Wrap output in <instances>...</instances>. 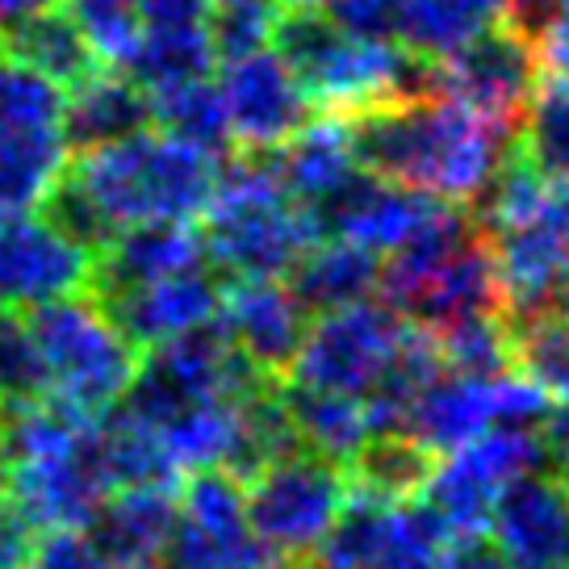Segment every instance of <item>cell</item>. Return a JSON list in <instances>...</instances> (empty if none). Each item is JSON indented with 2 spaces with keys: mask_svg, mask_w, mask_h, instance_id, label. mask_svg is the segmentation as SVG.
I'll return each mask as SVG.
<instances>
[{
  "mask_svg": "<svg viewBox=\"0 0 569 569\" xmlns=\"http://www.w3.org/2000/svg\"><path fill=\"white\" fill-rule=\"evenodd\" d=\"M410 327L415 322L393 315L390 306L373 302V298L327 310L319 319H310L302 348H298L284 377L293 386H306V390L365 398L390 377V369L407 348Z\"/></svg>",
  "mask_w": 569,
  "mask_h": 569,
  "instance_id": "obj_9",
  "label": "cell"
},
{
  "mask_svg": "<svg viewBox=\"0 0 569 569\" xmlns=\"http://www.w3.org/2000/svg\"><path fill=\"white\" fill-rule=\"evenodd\" d=\"M21 319L42 356L51 398H63L89 415H106L122 402L142 352L97 298L68 293L21 310Z\"/></svg>",
  "mask_w": 569,
  "mask_h": 569,
  "instance_id": "obj_5",
  "label": "cell"
},
{
  "mask_svg": "<svg viewBox=\"0 0 569 569\" xmlns=\"http://www.w3.org/2000/svg\"><path fill=\"white\" fill-rule=\"evenodd\" d=\"M486 532L507 569H569V486L549 469L523 473L502 486Z\"/></svg>",
  "mask_w": 569,
  "mask_h": 569,
  "instance_id": "obj_17",
  "label": "cell"
},
{
  "mask_svg": "<svg viewBox=\"0 0 569 569\" xmlns=\"http://www.w3.org/2000/svg\"><path fill=\"white\" fill-rule=\"evenodd\" d=\"M356 163L381 180L473 206L516 147L511 126L427 89L348 118Z\"/></svg>",
  "mask_w": 569,
  "mask_h": 569,
  "instance_id": "obj_1",
  "label": "cell"
},
{
  "mask_svg": "<svg viewBox=\"0 0 569 569\" xmlns=\"http://www.w3.org/2000/svg\"><path fill=\"white\" fill-rule=\"evenodd\" d=\"M511 327V369L532 377L536 386L566 402L569 398V322L557 310H540L528 319H507Z\"/></svg>",
  "mask_w": 569,
  "mask_h": 569,
  "instance_id": "obj_33",
  "label": "cell"
},
{
  "mask_svg": "<svg viewBox=\"0 0 569 569\" xmlns=\"http://www.w3.org/2000/svg\"><path fill=\"white\" fill-rule=\"evenodd\" d=\"M168 561L177 569H298L251 532L243 481L227 469L189 473L177 495Z\"/></svg>",
  "mask_w": 569,
  "mask_h": 569,
  "instance_id": "obj_12",
  "label": "cell"
},
{
  "mask_svg": "<svg viewBox=\"0 0 569 569\" xmlns=\"http://www.w3.org/2000/svg\"><path fill=\"white\" fill-rule=\"evenodd\" d=\"M243 481H248L243 498H248L251 532L289 566H298L319 549L322 536L336 528V519L352 498L348 469L310 448H293L277 461L260 465Z\"/></svg>",
  "mask_w": 569,
  "mask_h": 569,
  "instance_id": "obj_6",
  "label": "cell"
},
{
  "mask_svg": "<svg viewBox=\"0 0 569 569\" xmlns=\"http://www.w3.org/2000/svg\"><path fill=\"white\" fill-rule=\"evenodd\" d=\"M549 461L552 452L540 427L498 423L457 452L431 461L419 495L427 511L440 519L448 540H481L502 486H511L532 469H545Z\"/></svg>",
  "mask_w": 569,
  "mask_h": 569,
  "instance_id": "obj_7",
  "label": "cell"
},
{
  "mask_svg": "<svg viewBox=\"0 0 569 569\" xmlns=\"http://www.w3.org/2000/svg\"><path fill=\"white\" fill-rule=\"evenodd\" d=\"M566 402H569V398H566Z\"/></svg>",
  "mask_w": 569,
  "mask_h": 569,
  "instance_id": "obj_50",
  "label": "cell"
},
{
  "mask_svg": "<svg viewBox=\"0 0 569 569\" xmlns=\"http://www.w3.org/2000/svg\"><path fill=\"white\" fill-rule=\"evenodd\" d=\"M201 264H206V248L193 222H139V227L113 231L92 251L89 293H113V289L160 281Z\"/></svg>",
  "mask_w": 569,
  "mask_h": 569,
  "instance_id": "obj_22",
  "label": "cell"
},
{
  "mask_svg": "<svg viewBox=\"0 0 569 569\" xmlns=\"http://www.w3.org/2000/svg\"><path fill=\"white\" fill-rule=\"evenodd\" d=\"M540 431H545V440H549L552 461L561 465V473H557V478L569 486V402H557Z\"/></svg>",
  "mask_w": 569,
  "mask_h": 569,
  "instance_id": "obj_43",
  "label": "cell"
},
{
  "mask_svg": "<svg viewBox=\"0 0 569 569\" xmlns=\"http://www.w3.org/2000/svg\"><path fill=\"white\" fill-rule=\"evenodd\" d=\"M213 84L227 109L234 151H277L315 118L302 80L293 76L277 47L222 59V76Z\"/></svg>",
  "mask_w": 569,
  "mask_h": 569,
  "instance_id": "obj_14",
  "label": "cell"
},
{
  "mask_svg": "<svg viewBox=\"0 0 569 569\" xmlns=\"http://www.w3.org/2000/svg\"><path fill=\"white\" fill-rule=\"evenodd\" d=\"M436 569H507L481 540H452Z\"/></svg>",
  "mask_w": 569,
  "mask_h": 569,
  "instance_id": "obj_42",
  "label": "cell"
},
{
  "mask_svg": "<svg viewBox=\"0 0 569 569\" xmlns=\"http://www.w3.org/2000/svg\"><path fill=\"white\" fill-rule=\"evenodd\" d=\"M552 18L569 21V0H552Z\"/></svg>",
  "mask_w": 569,
  "mask_h": 569,
  "instance_id": "obj_48",
  "label": "cell"
},
{
  "mask_svg": "<svg viewBox=\"0 0 569 569\" xmlns=\"http://www.w3.org/2000/svg\"><path fill=\"white\" fill-rule=\"evenodd\" d=\"M448 201L431 193H419V189H407V184H393V180H381L373 172H356L343 189L327 197L322 206H315V222H319V234L327 239H348V243H360L369 251H386L402 248L410 234L427 227L436 213L445 210Z\"/></svg>",
  "mask_w": 569,
  "mask_h": 569,
  "instance_id": "obj_19",
  "label": "cell"
},
{
  "mask_svg": "<svg viewBox=\"0 0 569 569\" xmlns=\"http://www.w3.org/2000/svg\"><path fill=\"white\" fill-rule=\"evenodd\" d=\"M440 519L415 498L352 495L306 569H436L448 552Z\"/></svg>",
  "mask_w": 569,
  "mask_h": 569,
  "instance_id": "obj_11",
  "label": "cell"
},
{
  "mask_svg": "<svg viewBox=\"0 0 569 569\" xmlns=\"http://www.w3.org/2000/svg\"><path fill=\"white\" fill-rule=\"evenodd\" d=\"M63 101L68 92L54 80L13 54H0V147L63 130Z\"/></svg>",
  "mask_w": 569,
  "mask_h": 569,
  "instance_id": "obj_30",
  "label": "cell"
},
{
  "mask_svg": "<svg viewBox=\"0 0 569 569\" xmlns=\"http://www.w3.org/2000/svg\"><path fill=\"white\" fill-rule=\"evenodd\" d=\"M142 30L147 26H206L213 0H139Z\"/></svg>",
  "mask_w": 569,
  "mask_h": 569,
  "instance_id": "obj_40",
  "label": "cell"
},
{
  "mask_svg": "<svg viewBox=\"0 0 569 569\" xmlns=\"http://www.w3.org/2000/svg\"><path fill=\"white\" fill-rule=\"evenodd\" d=\"M0 38H4V54L21 59L26 68L42 71L63 92L76 89L80 80H89L92 71L101 68L97 54L89 51V42H84V34H80V26L59 4L47 9V13L18 21V26H9Z\"/></svg>",
  "mask_w": 569,
  "mask_h": 569,
  "instance_id": "obj_28",
  "label": "cell"
},
{
  "mask_svg": "<svg viewBox=\"0 0 569 569\" xmlns=\"http://www.w3.org/2000/svg\"><path fill=\"white\" fill-rule=\"evenodd\" d=\"M552 310L561 315V319L569 322V277H566V284H561V293H557V302H552Z\"/></svg>",
  "mask_w": 569,
  "mask_h": 569,
  "instance_id": "obj_46",
  "label": "cell"
},
{
  "mask_svg": "<svg viewBox=\"0 0 569 569\" xmlns=\"http://www.w3.org/2000/svg\"><path fill=\"white\" fill-rule=\"evenodd\" d=\"M284 0H231V4H213L210 9V38L218 63L222 59H239L248 51L272 47V30L281 18Z\"/></svg>",
  "mask_w": 569,
  "mask_h": 569,
  "instance_id": "obj_37",
  "label": "cell"
},
{
  "mask_svg": "<svg viewBox=\"0 0 569 569\" xmlns=\"http://www.w3.org/2000/svg\"><path fill=\"white\" fill-rule=\"evenodd\" d=\"M21 569H113L89 528H47L34 536Z\"/></svg>",
  "mask_w": 569,
  "mask_h": 569,
  "instance_id": "obj_38",
  "label": "cell"
},
{
  "mask_svg": "<svg viewBox=\"0 0 569 569\" xmlns=\"http://www.w3.org/2000/svg\"><path fill=\"white\" fill-rule=\"evenodd\" d=\"M218 302H222V281L206 268H189V272H172L160 281L101 293L109 319L122 327L134 348H156L163 339L210 327L218 319Z\"/></svg>",
  "mask_w": 569,
  "mask_h": 569,
  "instance_id": "obj_20",
  "label": "cell"
},
{
  "mask_svg": "<svg viewBox=\"0 0 569 569\" xmlns=\"http://www.w3.org/2000/svg\"><path fill=\"white\" fill-rule=\"evenodd\" d=\"M201 248L227 277H289L310 243H319L315 213L284 193L264 151H239V160L218 172L206 206Z\"/></svg>",
  "mask_w": 569,
  "mask_h": 569,
  "instance_id": "obj_4",
  "label": "cell"
},
{
  "mask_svg": "<svg viewBox=\"0 0 569 569\" xmlns=\"http://www.w3.org/2000/svg\"><path fill=\"white\" fill-rule=\"evenodd\" d=\"M213 327L231 339L234 352L248 365L284 381L310 327V310L281 277H234V281H222Z\"/></svg>",
  "mask_w": 569,
  "mask_h": 569,
  "instance_id": "obj_18",
  "label": "cell"
},
{
  "mask_svg": "<svg viewBox=\"0 0 569 569\" xmlns=\"http://www.w3.org/2000/svg\"><path fill=\"white\" fill-rule=\"evenodd\" d=\"M502 18L495 0H398L393 42L427 63H440L452 51L469 47Z\"/></svg>",
  "mask_w": 569,
  "mask_h": 569,
  "instance_id": "obj_27",
  "label": "cell"
},
{
  "mask_svg": "<svg viewBox=\"0 0 569 569\" xmlns=\"http://www.w3.org/2000/svg\"><path fill=\"white\" fill-rule=\"evenodd\" d=\"M34 545V528L13 511V502H0V569H21Z\"/></svg>",
  "mask_w": 569,
  "mask_h": 569,
  "instance_id": "obj_41",
  "label": "cell"
},
{
  "mask_svg": "<svg viewBox=\"0 0 569 569\" xmlns=\"http://www.w3.org/2000/svg\"><path fill=\"white\" fill-rule=\"evenodd\" d=\"M495 4L502 18L523 26V30H532V34H540L552 21V0H495Z\"/></svg>",
  "mask_w": 569,
  "mask_h": 569,
  "instance_id": "obj_44",
  "label": "cell"
},
{
  "mask_svg": "<svg viewBox=\"0 0 569 569\" xmlns=\"http://www.w3.org/2000/svg\"><path fill=\"white\" fill-rule=\"evenodd\" d=\"M151 101V126L163 134L193 142L210 156L231 151V130H227V109L218 97V84L210 76L206 80H189V84H172V89L147 92Z\"/></svg>",
  "mask_w": 569,
  "mask_h": 569,
  "instance_id": "obj_31",
  "label": "cell"
},
{
  "mask_svg": "<svg viewBox=\"0 0 569 569\" xmlns=\"http://www.w3.org/2000/svg\"><path fill=\"white\" fill-rule=\"evenodd\" d=\"M92 289V248L47 213L0 218V306L30 310Z\"/></svg>",
  "mask_w": 569,
  "mask_h": 569,
  "instance_id": "obj_15",
  "label": "cell"
},
{
  "mask_svg": "<svg viewBox=\"0 0 569 569\" xmlns=\"http://www.w3.org/2000/svg\"><path fill=\"white\" fill-rule=\"evenodd\" d=\"M89 528L113 569H160L177 532V490L172 481L122 486L101 502Z\"/></svg>",
  "mask_w": 569,
  "mask_h": 569,
  "instance_id": "obj_21",
  "label": "cell"
},
{
  "mask_svg": "<svg viewBox=\"0 0 569 569\" xmlns=\"http://www.w3.org/2000/svg\"><path fill=\"white\" fill-rule=\"evenodd\" d=\"M4 481H9V452H4V440H0V495H4Z\"/></svg>",
  "mask_w": 569,
  "mask_h": 569,
  "instance_id": "obj_47",
  "label": "cell"
},
{
  "mask_svg": "<svg viewBox=\"0 0 569 569\" xmlns=\"http://www.w3.org/2000/svg\"><path fill=\"white\" fill-rule=\"evenodd\" d=\"M516 151L536 172L569 180V80L549 76V71L540 76L516 130Z\"/></svg>",
  "mask_w": 569,
  "mask_h": 569,
  "instance_id": "obj_32",
  "label": "cell"
},
{
  "mask_svg": "<svg viewBox=\"0 0 569 569\" xmlns=\"http://www.w3.org/2000/svg\"><path fill=\"white\" fill-rule=\"evenodd\" d=\"M268 381H281V377H268L248 365L234 352L231 339L210 322L189 336L163 339L147 356H139L122 407L147 423H163L168 415L184 407L213 402V398H243Z\"/></svg>",
  "mask_w": 569,
  "mask_h": 569,
  "instance_id": "obj_10",
  "label": "cell"
},
{
  "mask_svg": "<svg viewBox=\"0 0 569 569\" xmlns=\"http://www.w3.org/2000/svg\"><path fill=\"white\" fill-rule=\"evenodd\" d=\"M213 68H218V51H213L210 26H147L122 71L142 92H160L172 84L206 80Z\"/></svg>",
  "mask_w": 569,
  "mask_h": 569,
  "instance_id": "obj_29",
  "label": "cell"
},
{
  "mask_svg": "<svg viewBox=\"0 0 569 569\" xmlns=\"http://www.w3.org/2000/svg\"><path fill=\"white\" fill-rule=\"evenodd\" d=\"M218 156L156 126L101 142L71 160L68 184L113 234L139 222H197L218 184Z\"/></svg>",
  "mask_w": 569,
  "mask_h": 569,
  "instance_id": "obj_2",
  "label": "cell"
},
{
  "mask_svg": "<svg viewBox=\"0 0 569 569\" xmlns=\"http://www.w3.org/2000/svg\"><path fill=\"white\" fill-rule=\"evenodd\" d=\"M172 569H177V566H172Z\"/></svg>",
  "mask_w": 569,
  "mask_h": 569,
  "instance_id": "obj_51",
  "label": "cell"
},
{
  "mask_svg": "<svg viewBox=\"0 0 569 569\" xmlns=\"http://www.w3.org/2000/svg\"><path fill=\"white\" fill-rule=\"evenodd\" d=\"M436 352L448 373L498 377L511 369V327L502 315H473L431 331Z\"/></svg>",
  "mask_w": 569,
  "mask_h": 569,
  "instance_id": "obj_34",
  "label": "cell"
},
{
  "mask_svg": "<svg viewBox=\"0 0 569 569\" xmlns=\"http://www.w3.org/2000/svg\"><path fill=\"white\" fill-rule=\"evenodd\" d=\"M381 281V260L377 251L348 243V239H319L298 256V264L289 268V289L298 293V302L310 315H327L339 306L365 302L377 293Z\"/></svg>",
  "mask_w": 569,
  "mask_h": 569,
  "instance_id": "obj_25",
  "label": "cell"
},
{
  "mask_svg": "<svg viewBox=\"0 0 569 569\" xmlns=\"http://www.w3.org/2000/svg\"><path fill=\"white\" fill-rule=\"evenodd\" d=\"M9 502L34 532L47 528H89L101 502L113 495L106 469L97 461V431L89 445L51 452V457H21L9 461Z\"/></svg>",
  "mask_w": 569,
  "mask_h": 569,
  "instance_id": "obj_16",
  "label": "cell"
},
{
  "mask_svg": "<svg viewBox=\"0 0 569 569\" xmlns=\"http://www.w3.org/2000/svg\"><path fill=\"white\" fill-rule=\"evenodd\" d=\"M540 76H545V63H540L536 34L516 21L498 18L469 47L431 63V89L519 130Z\"/></svg>",
  "mask_w": 569,
  "mask_h": 569,
  "instance_id": "obj_13",
  "label": "cell"
},
{
  "mask_svg": "<svg viewBox=\"0 0 569 569\" xmlns=\"http://www.w3.org/2000/svg\"><path fill=\"white\" fill-rule=\"evenodd\" d=\"M213 4H231V0H213Z\"/></svg>",
  "mask_w": 569,
  "mask_h": 569,
  "instance_id": "obj_49",
  "label": "cell"
},
{
  "mask_svg": "<svg viewBox=\"0 0 569 569\" xmlns=\"http://www.w3.org/2000/svg\"><path fill=\"white\" fill-rule=\"evenodd\" d=\"M281 398L298 445L327 457V461L348 465L360 452V445L373 436V419H369L365 398L306 390V386H293V381H281Z\"/></svg>",
  "mask_w": 569,
  "mask_h": 569,
  "instance_id": "obj_26",
  "label": "cell"
},
{
  "mask_svg": "<svg viewBox=\"0 0 569 569\" xmlns=\"http://www.w3.org/2000/svg\"><path fill=\"white\" fill-rule=\"evenodd\" d=\"M322 13L365 38H393L398 26V0H327Z\"/></svg>",
  "mask_w": 569,
  "mask_h": 569,
  "instance_id": "obj_39",
  "label": "cell"
},
{
  "mask_svg": "<svg viewBox=\"0 0 569 569\" xmlns=\"http://www.w3.org/2000/svg\"><path fill=\"white\" fill-rule=\"evenodd\" d=\"M147 126H151V101L122 68H97L63 101V130L71 151L118 142Z\"/></svg>",
  "mask_w": 569,
  "mask_h": 569,
  "instance_id": "obj_24",
  "label": "cell"
},
{
  "mask_svg": "<svg viewBox=\"0 0 569 569\" xmlns=\"http://www.w3.org/2000/svg\"><path fill=\"white\" fill-rule=\"evenodd\" d=\"M54 4H63V0H0V30H9V26H18V21L34 18V13H47Z\"/></svg>",
  "mask_w": 569,
  "mask_h": 569,
  "instance_id": "obj_45",
  "label": "cell"
},
{
  "mask_svg": "<svg viewBox=\"0 0 569 569\" xmlns=\"http://www.w3.org/2000/svg\"><path fill=\"white\" fill-rule=\"evenodd\" d=\"M272 47L302 80L315 113L356 118L431 89V63L393 38H365L343 30L322 9L284 4Z\"/></svg>",
  "mask_w": 569,
  "mask_h": 569,
  "instance_id": "obj_3",
  "label": "cell"
},
{
  "mask_svg": "<svg viewBox=\"0 0 569 569\" xmlns=\"http://www.w3.org/2000/svg\"><path fill=\"white\" fill-rule=\"evenodd\" d=\"M264 156L284 184V193L306 210L322 206L360 172L348 118H331V113H319V122L310 118L293 139H284L277 151H264Z\"/></svg>",
  "mask_w": 569,
  "mask_h": 569,
  "instance_id": "obj_23",
  "label": "cell"
},
{
  "mask_svg": "<svg viewBox=\"0 0 569 569\" xmlns=\"http://www.w3.org/2000/svg\"><path fill=\"white\" fill-rule=\"evenodd\" d=\"M47 393V369L21 310H0V407H21Z\"/></svg>",
  "mask_w": 569,
  "mask_h": 569,
  "instance_id": "obj_36",
  "label": "cell"
},
{
  "mask_svg": "<svg viewBox=\"0 0 569 569\" xmlns=\"http://www.w3.org/2000/svg\"><path fill=\"white\" fill-rule=\"evenodd\" d=\"M71 21L80 26V34L97 54V63L126 68V59L134 54L142 38V9L139 0H63Z\"/></svg>",
  "mask_w": 569,
  "mask_h": 569,
  "instance_id": "obj_35",
  "label": "cell"
},
{
  "mask_svg": "<svg viewBox=\"0 0 569 569\" xmlns=\"http://www.w3.org/2000/svg\"><path fill=\"white\" fill-rule=\"evenodd\" d=\"M552 407V393L516 369L498 377H465L445 369L410 398L402 436H410L431 457H448L498 423L545 427Z\"/></svg>",
  "mask_w": 569,
  "mask_h": 569,
  "instance_id": "obj_8",
  "label": "cell"
}]
</instances>
